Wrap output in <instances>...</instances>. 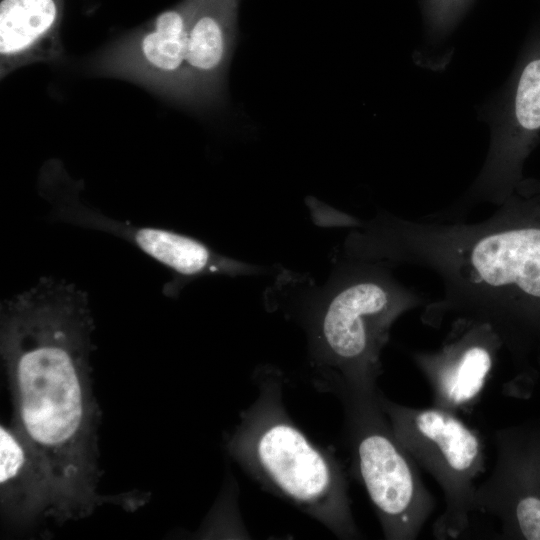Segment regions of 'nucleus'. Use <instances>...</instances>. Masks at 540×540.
I'll use <instances>...</instances> for the list:
<instances>
[{"instance_id": "nucleus-6", "label": "nucleus", "mask_w": 540, "mask_h": 540, "mask_svg": "<svg viewBox=\"0 0 540 540\" xmlns=\"http://www.w3.org/2000/svg\"><path fill=\"white\" fill-rule=\"evenodd\" d=\"M377 398L399 441L442 489L445 506L433 524V535L458 538L469 527L475 481L485 469L481 438L455 413L433 405L399 404L379 389Z\"/></svg>"}, {"instance_id": "nucleus-3", "label": "nucleus", "mask_w": 540, "mask_h": 540, "mask_svg": "<svg viewBox=\"0 0 540 540\" xmlns=\"http://www.w3.org/2000/svg\"><path fill=\"white\" fill-rule=\"evenodd\" d=\"M425 304L390 265L348 257L303 316L313 384L339 399L376 390L393 324Z\"/></svg>"}, {"instance_id": "nucleus-14", "label": "nucleus", "mask_w": 540, "mask_h": 540, "mask_svg": "<svg viewBox=\"0 0 540 540\" xmlns=\"http://www.w3.org/2000/svg\"><path fill=\"white\" fill-rule=\"evenodd\" d=\"M56 0H1L0 76L35 62L54 61L62 53Z\"/></svg>"}, {"instance_id": "nucleus-11", "label": "nucleus", "mask_w": 540, "mask_h": 540, "mask_svg": "<svg viewBox=\"0 0 540 540\" xmlns=\"http://www.w3.org/2000/svg\"><path fill=\"white\" fill-rule=\"evenodd\" d=\"M496 459L477 488L473 511L497 519L505 536L540 507V432L504 428L494 432Z\"/></svg>"}, {"instance_id": "nucleus-7", "label": "nucleus", "mask_w": 540, "mask_h": 540, "mask_svg": "<svg viewBox=\"0 0 540 540\" xmlns=\"http://www.w3.org/2000/svg\"><path fill=\"white\" fill-rule=\"evenodd\" d=\"M488 117L489 150L465 206L487 202L498 207L514 195L525 161L540 142V21Z\"/></svg>"}, {"instance_id": "nucleus-1", "label": "nucleus", "mask_w": 540, "mask_h": 540, "mask_svg": "<svg viewBox=\"0 0 540 540\" xmlns=\"http://www.w3.org/2000/svg\"><path fill=\"white\" fill-rule=\"evenodd\" d=\"M94 320L87 293L64 279L42 277L0 309V352L13 424L40 457L50 479V517L58 525L112 504L134 511L147 492H98V428L90 356Z\"/></svg>"}, {"instance_id": "nucleus-4", "label": "nucleus", "mask_w": 540, "mask_h": 540, "mask_svg": "<svg viewBox=\"0 0 540 540\" xmlns=\"http://www.w3.org/2000/svg\"><path fill=\"white\" fill-rule=\"evenodd\" d=\"M253 380L257 398L225 440L231 458L263 489L335 536L360 538L344 470L289 417L283 403L284 375L276 368L261 367Z\"/></svg>"}, {"instance_id": "nucleus-9", "label": "nucleus", "mask_w": 540, "mask_h": 540, "mask_svg": "<svg viewBox=\"0 0 540 540\" xmlns=\"http://www.w3.org/2000/svg\"><path fill=\"white\" fill-rule=\"evenodd\" d=\"M192 0L163 11L107 47L94 61L97 73L128 80L167 99L191 105L186 72Z\"/></svg>"}, {"instance_id": "nucleus-8", "label": "nucleus", "mask_w": 540, "mask_h": 540, "mask_svg": "<svg viewBox=\"0 0 540 540\" xmlns=\"http://www.w3.org/2000/svg\"><path fill=\"white\" fill-rule=\"evenodd\" d=\"M49 200L54 207L53 214L61 221L124 239L167 268L173 279L164 285L166 296H178L186 284L204 276L235 277L262 271L258 266L220 254L194 237L170 229L138 226L110 218L84 205L68 191L54 194Z\"/></svg>"}, {"instance_id": "nucleus-12", "label": "nucleus", "mask_w": 540, "mask_h": 540, "mask_svg": "<svg viewBox=\"0 0 540 540\" xmlns=\"http://www.w3.org/2000/svg\"><path fill=\"white\" fill-rule=\"evenodd\" d=\"M239 0H192L186 72L192 106L222 99L237 37Z\"/></svg>"}, {"instance_id": "nucleus-5", "label": "nucleus", "mask_w": 540, "mask_h": 540, "mask_svg": "<svg viewBox=\"0 0 540 540\" xmlns=\"http://www.w3.org/2000/svg\"><path fill=\"white\" fill-rule=\"evenodd\" d=\"M377 392L378 388L340 398L354 473L371 500L384 538L414 540L434 511L435 499L395 435Z\"/></svg>"}, {"instance_id": "nucleus-13", "label": "nucleus", "mask_w": 540, "mask_h": 540, "mask_svg": "<svg viewBox=\"0 0 540 540\" xmlns=\"http://www.w3.org/2000/svg\"><path fill=\"white\" fill-rule=\"evenodd\" d=\"M52 489L48 473L31 444L13 425L0 427V509L16 528H30L50 517Z\"/></svg>"}, {"instance_id": "nucleus-2", "label": "nucleus", "mask_w": 540, "mask_h": 540, "mask_svg": "<svg viewBox=\"0 0 540 540\" xmlns=\"http://www.w3.org/2000/svg\"><path fill=\"white\" fill-rule=\"evenodd\" d=\"M350 257L428 268L443 285L421 321L488 323L514 361L540 348V203L515 193L486 220L418 221L378 214L345 243Z\"/></svg>"}, {"instance_id": "nucleus-10", "label": "nucleus", "mask_w": 540, "mask_h": 540, "mask_svg": "<svg viewBox=\"0 0 540 540\" xmlns=\"http://www.w3.org/2000/svg\"><path fill=\"white\" fill-rule=\"evenodd\" d=\"M502 349L488 323L459 316L438 348L411 356L430 386L433 406L457 414L479 400Z\"/></svg>"}, {"instance_id": "nucleus-16", "label": "nucleus", "mask_w": 540, "mask_h": 540, "mask_svg": "<svg viewBox=\"0 0 540 540\" xmlns=\"http://www.w3.org/2000/svg\"><path fill=\"white\" fill-rule=\"evenodd\" d=\"M516 193L531 197L540 203V179L524 178Z\"/></svg>"}, {"instance_id": "nucleus-15", "label": "nucleus", "mask_w": 540, "mask_h": 540, "mask_svg": "<svg viewBox=\"0 0 540 540\" xmlns=\"http://www.w3.org/2000/svg\"><path fill=\"white\" fill-rule=\"evenodd\" d=\"M475 0H419L427 36L441 40L463 19Z\"/></svg>"}]
</instances>
